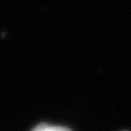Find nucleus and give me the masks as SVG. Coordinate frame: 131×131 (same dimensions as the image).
<instances>
[{"label": "nucleus", "instance_id": "nucleus-1", "mask_svg": "<svg viewBox=\"0 0 131 131\" xmlns=\"http://www.w3.org/2000/svg\"><path fill=\"white\" fill-rule=\"evenodd\" d=\"M33 131H71L70 129H67L65 127L61 126H53V125H48V124H41L38 125L33 129Z\"/></svg>", "mask_w": 131, "mask_h": 131}]
</instances>
